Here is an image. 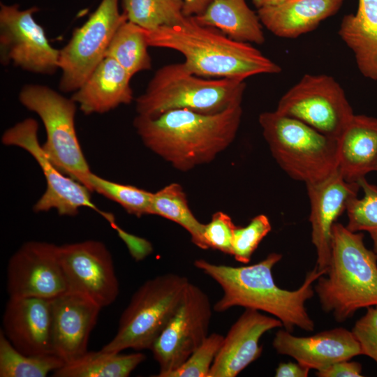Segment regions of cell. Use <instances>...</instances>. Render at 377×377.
Returning a JSON list of instances; mask_svg holds the SVG:
<instances>
[{
  "label": "cell",
  "mask_w": 377,
  "mask_h": 377,
  "mask_svg": "<svg viewBox=\"0 0 377 377\" xmlns=\"http://www.w3.org/2000/svg\"><path fill=\"white\" fill-rule=\"evenodd\" d=\"M54 353L66 363L87 351L89 338L102 309L90 299L66 291L51 300Z\"/></svg>",
  "instance_id": "cell-18"
},
{
  "label": "cell",
  "mask_w": 377,
  "mask_h": 377,
  "mask_svg": "<svg viewBox=\"0 0 377 377\" xmlns=\"http://www.w3.org/2000/svg\"><path fill=\"white\" fill-rule=\"evenodd\" d=\"M235 228L228 214L221 211L213 214L203 230V238L208 249L232 256V241Z\"/></svg>",
  "instance_id": "cell-35"
},
{
  "label": "cell",
  "mask_w": 377,
  "mask_h": 377,
  "mask_svg": "<svg viewBox=\"0 0 377 377\" xmlns=\"http://www.w3.org/2000/svg\"><path fill=\"white\" fill-rule=\"evenodd\" d=\"M362 367L357 362L343 360L316 371L318 377H361Z\"/></svg>",
  "instance_id": "cell-37"
},
{
  "label": "cell",
  "mask_w": 377,
  "mask_h": 377,
  "mask_svg": "<svg viewBox=\"0 0 377 377\" xmlns=\"http://www.w3.org/2000/svg\"><path fill=\"white\" fill-rule=\"evenodd\" d=\"M122 13L132 23L148 30L174 26L186 17L182 0H121Z\"/></svg>",
  "instance_id": "cell-30"
},
{
  "label": "cell",
  "mask_w": 377,
  "mask_h": 377,
  "mask_svg": "<svg viewBox=\"0 0 377 377\" xmlns=\"http://www.w3.org/2000/svg\"><path fill=\"white\" fill-rule=\"evenodd\" d=\"M64 364V361L55 354L29 355L20 352L1 330V377H45Z\"/></svg>",
  "instance_id": "cell-29"
},
{
  "label": "cell",
  "mask_w": 377,
  "mask_h": 377,
  "mask_svg": "<svg viewBox=\"0 0 377 377\" xmlns=\"http://www.w3.org/2000/svg\"><path fill=\"white\" fill-rule=\"evenodd\" d=\"M183 13L186 17L198 16L202 14L212 0H182Z\"/></svg>",
  "instance_id": "cell-39"
},
{
  "label": "cell",
  "mask_w": 377,
  "mask_h": 377,
  "mask_svg": "<svg viewBox=\"0 0 377 377\" xmlns=\"http://www.w3.org/2000/svg\"><path fill=\"white\" fill-rule=\"evenodd\" d=\"M279 354L293 357L297 362L317 371L362 355L358 341L350 331L336 327L309 337H296L279 330L272 341Z\"/></svg>",
  "instance_id": "cell-20"
},
{
  "label": "cell",
  "mask_w": 377,
  "mask_h": 377,
  "mask_svg": "<svg viewBox=\"0 0 377 377\" xmlns=\"http://www.w3.org/2000/svg\"><path fill=\"white\" fill-rule=\"evenodd\" d=\"M343 0H286L259 8L262 24L275 36L295 38L316 29L320 23L334 15Z\"/></svg>",
  "instance_id": "cell-23"
},
{
  "label": "cell",
  "mask_w": 377,
  "mask_h": 377,
  "mask_svg": "<svg viewBox=\"0 0 377 377\" xmlns=\"http://www.w3.org/2000/svg\"><path fill=\"white\" fill-rule=\"evenodd\" d=\"M364 236L335 223L327 272L313 287L322 309L338 322L377 306V253L366 247Z\"/></svg>",
  "instance_id": "cell-4"
},
{
  "label": "cell",
  "mask_w": 377,
  "mask_h": 377,
  "mask_svg": "<svg viewBox=\"0 0 377 377\" xmlns=\"http://www.w3.org/2000/svg\"><path fill=\"white\" fill-rule=\"evenodd\" d=\"M20 103L42 121L46 140L43 149L64 174L87 188L92 173L80 146L75 129L77 105L52 88L28 84L19 92Z\"/></svg>",
  "instance_id": "cell-8"
},
{
  "label": "cell",
  "mask_w": 377,
  "mask_h": 377,
  "mask_svg": "<svg viewBox=\"0 0 377 377\" xmlns=\"http://www.w3.org/2000/svg\"><path fill=\"white\" fill-rule=\"evenodd\" d=\"M149 214L170 220L184 228L191 235L192 242L207 250L203 238L205 224L192 213L186 193L178 183H171L153 193Z\"/></svg>",
  "instance_id": "cell-27"
},
{
  "label": "cell",
  "mask_w": 377,
  "mask_h": 377,
  "mask_svg": "<svg viewBox=\"0 0 377 377\" xmlns=\"http://www.w3.org/2000/svg\"><path fill=\"white\" fill-rule=\"evenodd\" d=\"M131 78L117 61L105 57L71 98L86 115L106 113L133 101Z\"/></svg>",
  "instance_id": "cell-21"
},
{
  "label": "cell",
  "mask_w": 377,
  "mask_h": 377,
  "mask_svg": "<svg viewBox=\"0 0 377 377\" xmlns=\"http://www.w3.org/2000/svg\"><path fill=\"white\" fill-rule=\"evenodd\" d=\"M87 188L117 202L130 214L137 217L149 214L153 195L150 191L108 180L93 172L89 177Z\"/></svg>",
  "instance_id": "cell-31"
},
{
  "label": "cell",
  "mask_w": 377,
  "mask_h": 377,
  "mask_svg": "<svg viewBox=\"0 0 377 377\" xmlns=\"http://www.w3.org/2000/svg\"><path fill=\"white\" fill-rule=\"evenodd\" d=\"M283 324L275 317L245 309L232 324L214 360L208 377H235L262 354L261 337Z\"/></svg>",
  "instance_id": "cell-19"
},
{
  "label": "cell",
  "mask_w": 377,
  "mask_h": 377,
  "mask_svg": "<svg viewBox=\"0 0 377 377\" xmlns=\"http://www.w3.org/2000/svg\"><path fill=\"white\" fill-rule=\"evenodd\" d=\"M310 369L297 362H281L275 371L276 377H306Z\"/></svg>",
  "instance_id": "cell-38"
},
{
  "label": "cell",
  "mask_w": 377,
  "mask_h": 377,
  "mask_svg": "<svg viewBox=\"0 0 377 377\" xmlns=\"http://www.w3.org/2000/svg\"><path fill=\"white\" fill-rule=\"evenodd\" d=\"M9 297L52 300L68 291L59 256V246L29 241L10 258L6 269Z\"/></svg>",
  "instance_id": "cell-15"
},
{
  "label": "cell",
  "mask_w": 377,
  "mask_h": 377,
  "mask_svg": "<svg viewBox=\"0 0 377 377\" xmlns=\"http://www.w3.org/2000/svg\"><path fill=\"white\" fill-rule=\"evenodd\" d=\"M357 183L364 196H355L348 201L346 209L348 218L346 228L352 232H368L373 242V251L377 253V186L368 182L365 177Z\"/></svg>",
  "instance_id": "cell-32"
},
{
  "label": "cell",
  "mask_w": 377,
  "mask_h": 377,
  "mask_svg": "<svg viewBox=\"0 0 377 377\" xmlns=\"http://www.w3.org/2000/svg\"><path fill=\"white\" fill-rule=\"evenodd\" d=\"M351 331L360 344L362 355L371 357L377 364V306L367 308L365 314L355 322Z\"/></svg>",
  "instance_id": "cell-36"
},
{
  "label": "cell",
  "mask_w": 377,
  "mask_h": 377,
  "mask_svg": "<svg viewBox=\"0 0 377 377\" xmlns=\"http://www.w3.org/2000/svg\"><path fill=\"white\" fill-rule=\"evenodd\" d=\"M339 34L353 52L360 73L377 80V0H358L356 13L343 17Z\"/></svg>",
  "instance_id": "cell-24"
},
{
  "label": "cell",
  "mask_w": 377,
  "mask_h": 377,
  "mask_svg": "<svg viewBox=\"0 0 377 377\" xmlns=\"http://www.w3.org/2000/svg\"><path fill=\"white\" fill-rule=\"evenodd\" d=\"M271 154L291 178L307 184L323 181L337 170V140L276 110L258 117Z\"/></svg>",
  "instance_id": "cell-6"
},
{
  "label": "cell",
  "mask_w": 377,
  "mask_h": 377,
  "mask_svg": "<svg viewBox=\"0 0 377 377\" xmlns=\"http://www.w3.org/2000/svg\"><path fill=\"white\" fill-rule=\"evenodd\" d=\"M281 258V254L273 252L264 260L246 266L217 265L204 259L195 260L193 265L223 290V296L213 306L214 311L222 313L241 306L272 315L290 332L295 327L311 332L315 324L305 302L313 296V285L326 271L315 267L306 274L299 288L283 289L276 284L272 275V268Z\"/></svg>",
  "instance_id": "cell-1"
},
{
  "label": "cell",
  "mask_w": 377,
  "mask_h": 377,
  "mask_svg": "<svg viewBox=\"0 0 377 377\" xmlns=\"http://www.w3.org/2000/svg\"><path fill=\"white\" fill-rule=\"evenodd\" d=\"M119 0H101L87 20L76 28L68 42L59 49V89L64 93L78 89L105 57L110 43L125 21Z\"/></svg>",
  "instance_id": "cell-9"
},
{
  "label": "cell",
  "mask_w": 377,
  "mask_h": 377,
  "mask_svg": "<svg viewBox=\"0 0 377 377\" xmlns=\"http://www.w3.org/2000/svg\"><path fill=\"white\" fill-rule=\"evenodd\" d=\"M376 172H377V170H376Z\"/></svg>",
  "instance_id": "cell-41"
},
{
  "label": "cell",
  "mask_w": 377,
  "mask_h": 377,
  "mask_svg": "<svg viewBox=\"0 0 377 377\" xmlns=\"http://www.w3.org/2000/svg\"><path fill=\"white\" fill-rule=\"evenodd\" d=\"M337 140V170L357 182L377 170V118L354 114Z\"/></svg>",
  "instance_id": "cell-22"
},
{
  "label": "cell",
  "mask_w": 377,
  "mask_h": 377,
  "mask_svg": "<svg viewBox=\"0 0 377 377\" xmlns=\"http://www.w3.org/2000/svg\"><path fill=\"white\" fill-rule=\"evenodd\" d=\"M38 123L27 118L6 129L1 142L27 151L38 163L46 181V189L34 205L36 212L55 209L60 216H73L82 207H88L101 214L112 226L113 216L101 211L92 202L91 191L83 184L61 172L49 159L40 144Z\"/></svg>",
  "instance_id": "cell-11"
},
{
  "label": "cell",
  "mask_w": 377,
  "mask_h": 377,
  "mask_svg": "<svg viewBox=\"0 0 377 377\" xmlns=\"http://www.w3.org/2000/svg\"><path fill=\"white\" fill-rule=\"evenodd\" d=\"M193 17L198 24L217 29L237 41L261 45L265 40L258 13L246 0H212L202 14Z\"/></svg>",
  "instance_id": "cell-25"
},
{
  "label": "cell",
  "mask_w": 377,
  "mask_h": 377,
  "mask_svg": "<svg viewBox=\"0 0 377 377\" xmlns=\"http://www.w3.org/2000/svg\"><path fill=\"white\" fill-rule=\"evenodd\" d=\"M142 29L149 47L179 52L188 70L200 77L245 80L281 71L251 43L235 40L217 29L198 24L193 17L174 26Z\"/></svg>",
  "instance_id": "cell-3"
},
{
  "label": "cell",
  "mask_w": 377,
  "mask_h": 377,
  "mask_svg": "<svg viewBox=\"0 0 377 377\" xmlns=\"http://www.w3.org/2000/svg\"><path fill=\"white\" fill-rule=\"evenodd\" d=\"M39 8L21 9L0 3V61L33 73L53 75L59 70V50L52 47L34 19Z\"/></svg>",
  "instance_id": "cell-13"
},
{
  "label": "cell",
  "mask_w": 377,
  "mask_h": 377,
  "mask_svg": "<svg viewBox=\"0 0 377 377\" xmlns=\"http://www.w3.org/2000/svg\"><path fill=\"white\" fill-rule=\"evenodd\" d=\"M242 116L239 104L215 114L177 109L156 117L136 115L133 124L146 147L187 172L212 162L232 144Z\"/></svg>",
  "instance_id": "cell-2"
},
{
  "label": "cell",
  "mask_w": 377,
  "mask_h": 377,
  "mask_svg": "<svg viewBox=\"0 0 377 377\" xmlns=\"http://www.w3.org/2000/svg\"><path fill=\"white\" fill-rule=\"evenodd\" d=\"M146 359L140 352L129 354L101 349L87 351L52 373L54 377H127Z\"/></svg>",
  "instance_id": "cell-26"
},
{
  "label": "cell",
  "mask_w": 377,
  "mask_h": 377,
  "mask_svg": "<svg viewBox=\"0 0 377 377\" xmlns=\"http://www.w3.org/2000/svg\"><path fill=\"white\" fill-rule=\"evenodd\" d=\"M223 338L218 333L209 334L184 363L167 377H208Z\"/></svg>",
  "instance_id": "cell-34"
},
{
  "label": "cell",
  "mask_w": 377,
  "mask_h": 377,
  "mask_svg": "<svg viewBox=\"0 0 377 377\" xmlns=\"http://www.w3.org/2000/svg\"><path fill=\"white\" fill-rule=\"evenodd\" d=\"M2 326L6 337L20 352L29 355L54 354L51 300L9 297Z\"/></svg>",
  "instance_id": "cell-17"
},
{
  "label": "cell",
  "mask_w": 377,
  "mask_h": 377,
  "mask_svg": "<svg viewBox=\"0 0 377 377\" xmlns=\"http://www.w3.org/2000/svg\"><path fill=\"white\" fill-rule=\"evenodd\" d=\"M286 1V0H252V3L258 10L265 7L276 6Z\"/></svg>",
  "instance_id": "cell-40"
},
{
  "label": "cell",
  "mask_w": 377,
  "mask_h": 377,
  "mask_svg": "<svg viewBox=\"0 0 377 377\" xmlns=\"http://www.w3.org/2000/svg\"><path fill=\"white\" fill-rule=\"evenodd\" d=\"M246 86L243 80L198 76L184 61L169 64L156 71L144 93L135 98V111L147 117L177 109L215 114L242 104Z\"/></svg>",
  "instance_id": "cell-5"
},
{
  "label": "cell",
  "mask_w": 377,
  "mask_h": 377,
  "mask_svg": "<svg viewBox=\"0 0 377 377\" xmlns=\"http://www.w3.org/2000/svg\"><path fill=\"white\" fill-rule=\"evenodd\" d=\"M306 186L311 207V242L316 251V267L327 272L333 226L348 201L357 196L360 186L357 182L346 181L338 170L325 179Z\"/></svg>",
  "instance_id": "cell-16"
},
{
  "label": "cell",
  "mask_w": 377,
  "mask_h": 377,
  "mask_svg": "<svg viewBox=\"0 0 377 377\" xmlns=\"http://www.w3.org/2000/svg\"><path fill=\"white\" fill-rule=\"evenodd\" d=\"M189 283L175 273L144 282L122 312L116 334L101 349L112 353L150 350L178 309Z\"/></svg>",
  "instance_id": "cell-7"
},
{
  "label": "cell",
  "mask_w": 377,
  "mask_h": 377,
  "mask_svg": "<svg viewBox=\"0 0 377 377\" xmlns=\"http://www.w3.org/2000/svg\"><path fill=\"white\" fill-rule=\"evenodd\" d=\"M268 217L259 214L253 217L244 227L235 228L232 241V256L242 263L247 264L259 244L271 231Z\"/></svg>",
  "instance_id": "cell-33"
},
{
  "label": "cell",
  "mask_w": 377,
  "mask_h": 377,
  "mask_svg": "<svg viewBox=\"0 0 377 377\" xmlns=\"http://www.w3.org/2000/svg\"><path fill=\"white\" fill-rule=\"evenodd\" d=\"M213 306L207 293L189 283L176 312L151 348L159 365L155 376L167 377L207 338Z\"/></svg>",
  "instance_id": "cell-12"
},
{
  "label": "cell",
  "mask_w": 377,
  "mask_h": 377,
  "mask_svg": "<svg viewBox=\"0 0 377 377\" xmlns=\"http://www.w3.org/2000/svg\"><path fill=\"white\" fill-rule=\"evenodd\" d=\"M59 256L68 291L101 308L115 302L119 283L112 256L102 242L89 239L60 245Z\"/></svg>",
  "instance_id": "cell-14"
},
{
  "label": "cell",
  "mask_w": 377,
  "mask_h": 377,
  "mask_svg": "<svg viewBox=\"0 0 377 377\" xmlns=\"http://www.w3.org/2000/svg\"><path fill=\"white\" fill-rule=\"evenodd\" d=\"M148 47L142 27L126 20L115 31L105 57L114 59L133 77L151 68Z\"/></svg>",
  "instance_id": "cell-28"
},
{
  "label": "cell",
  "mask_w": 377,
  "mask_h": 377,
  "mask_svg": "<svg viewBox=\"0 0 377 377\" xmlns=\"http://www.w3.org/2000/svg\"><path fill=\"white\" fill-rule=\"evenodd\" d=\"M276 111L337 139L353 115L344 90L327 75H304L279 101Z\"/></svg>",
  "instance_id": "cell-10"
}]
</instances>
